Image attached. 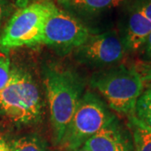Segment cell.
<instances>
[{
	"instance_id": "cell-1",
	"label": "cell",
	"mask_w": 151,
	"mask_h": 151,
	"mask_svg": "<svg viewBox=\"0 0 151 151\" xmlns=\"http://www.w3.org/2000/svg\"><path fill=\"white\" fill-rule=\"evenodd\" d=\"M44 82L48 98L53 141L60 145L66 129L84 94V81L74 70L47 66Z\"/></svg>"
},
{
	"instance_id": "cell-2",
	"label": "cell",
	"mask_w": 151,
	"mask_h": 151,
	"mask_svg": "<svg viewBox=\"0 0 151 151\" xmlns=\"http://www.w3.org/2000/svg\"><path fill=\"white\" fill-rule=\"evenodd\" d=\"M43 103L33 76L27 70L12 67L9 82L0 90V116L17 126L39 123Z\"/></svg>"
},
{
	"instance_id": "cell-3",
	"label": "cell",
	"mask_w": 151,
	"mask_h": 151,
	"mask_svg": "<svg viewBox=\"0 0 151 151\" xmlns=\"http://www.w3.org/2000/svg\"><path fill=\"white\" fill-rule=\"evenodd\" d=\"M90 84L104 98L108 108L129 118L134 116L137 101L145 88L139 71L124 65L96 71Z\"/></svg>"
},
{
	"instance_id": "cell-4",
	"label": "cell",
	"mask_w": 151,
	"mask_h": 151,
	"mask_svg": "<svg viewBox=\"0 0 151 151\" xmlns=\"http://www.w3.org/2000/svg\"><path fill=\"white\" fill-rule=\"evenodd\" d=\"M116 119L101 97L86 91L70 119L60 145L69 151L81 148L86 140Z\"/></svg>"
},
{
	"instance_id": "cell-5",
	"label": "cell",
	"mask_w": 151,
	"mask_h": 151,
	"mask_svg": "<svg viewBox=\"0 0 151 151\" xmlns=\"http://www.w3.org/2000/svg\"><path fill=\"white\" fill-rule=\"evenodd\" d=\"M55 6L52 3H34L15 12L0 38V45L13 49L41 44L45 22Z\"/></svg>"
},
{
	"instance_id": "cell-6",
	"label": "cell",
	"mask_w": 151,
	"mask_h": 151,
	"mask_svg": "<svg viewBox=\"0 0 151 151\" xmlns=\"http://www.w3.org/2000/svg\"><path fill=\"white\" fill-rule=\"evenodd\" d=\"M89 35L88 28L77 17L55 6L45 22L41 43L61 49L77 48Z\"/></svg>"
},
{
	"instance_id": "cell-7",
	"label": "cell",
	"mask_w": 151,
	"mask_h": 151,
	"mask_svg": "<svg viewBox=\"0 0 151 151\" xmlns=\"http://www.w3.org/2000/svg\"><path fill=\"white\" fill-rule=\"evenodd\" d=\"M127 50L120 34L110 30L89 35L81 46L76 48V60L92 67L112 66L122 60Z\"/></svg>"
},
{
	"instance_id": "cell-8",
	"label": "cell",
	"mask_w": 151,
	"mask_h": 151,
	"mask_svg": "<svg viewBox=\"0 0 151 151\" xmlns=\"http://www.w3.org/2000/svg\"><path fill=\"white\" fill-rule=\"evenodd\" d=\"M82 147L90 151H134L132 136L118 119L86 140Z\"/></svg>"
},
{
	"instance_id": "cell-9",
	"label": "cell",
	"mask_w": 151,
	"mask_h": 151,
	"mask_svg": "<svg viewBox=\"0 0 151 151\" xmlns=\"http://www.w3.org/2000/svg\"><path fill=\"white\" fill-rule=\"evenodd\" d=\"M150 32L151 22L129 7L120 35L126 50L130 52L140 50Z\"/></svg>"
},
{
	"instance_id": "cell-10",
	"label": "cell",
	"mask_w": 151,
	"mask_h": 151,
	"mask_svg": "<svg viewBox=\"0 0 151 151\" xmlns=\"http://www.w3.org/2000/svg\"><path fill=\"white\" fill-rule=\"evenodd\" d=\"M128 0H57L62 9L74 16H91L122 5Z\"/></svg>"
},
{
	"instance_id": "cell-11",
	"label": "cell",
	"mask_w": 151,
	"mask_h": 151,
	"mask_svg": "<svg viewBox=\"0 0 151 151\" xmlns=\"http://www.w3.org/2000/svg\"><path fill=\"white\" fill-rule=\"evenodd\" d=\"M130 118L151 130V88L146 87L143 91L136 103L134 114Z\"/></svg>"
},
{
	"instance_id": "cell-12",
	"label": "cell",
	"mask_w": 151,
	"mask_h": 151,
	"mask_svg": "<svg viewBox=\"0 0 151 151\" xmlns=\"http://www.w3.org/2000/svg\"><path fill=\"white\" fill-rule=\"evenodd\" d=\"M9 145L11 151H48L45 141L37 134L19 137Z\"/></svg>"
},
{
	"instance_id": "cell-13",
	"label": "cell",
	"mask_w": 151,
	"mask_h": 151,
	"mask_svg": "<svg viewBox=\"0 0 151 151\" xmlns=\"http://www.w3.org/2000/svg\"><path fill=\"white\" fill-rule=\"evenodd\" d=\"M134 151H151V130L129 118Z\"/></svg>"
},
{
	"instance_id": "cell-14",
	"label": "cell",
	"mask_w": 151,
	"mask_h": 151,
	"mask_svg": "<svg viewBox=\"0 0 151 151\" xmlns=\"http://www.w3.org/2000/svg\"><path fill=\"white\" fill-rule=\"evenodd\" d=\"M10 60L8 56L0 54V90H2L9 82L11 74Z\"/></svg>"
},
{
	"instance_id": "cell-15",
	"label": "cell",
	"mask_w": 151,
	"mask_h": 151,
	"mask_svg": "<svg viewBox=\"0 0 151 151\" xmlns=\"http://www.w3.org/2000/svg\"><path fill=\"white\" fill-rule=\"evenodd\" d=\"M151 22V0H134L129 6Z\"/></svg>"
},
{
	"instance_id": "cell-16",
	"label": "cell",
	"mask_w": 151,
	"mask_h": 151,
	"mask_svg": "<svg viewBox=\"0 0 151 151\" xmlns=\"http://www.w3.org/2000/svg\"><path fill=\"white\" fill-rule=\"evenodd\" d=\"M140 51L143 60L148 63V65H151V32L148 35Z\"/></svg>"
},
{
	"instance_id": "cell-17",
	"label": "cell",
	"mask_w": 151,
	"mask_h": 151,
	"mask_svg": "<svg viewBox=\"0 0 151 151\" xmlns=\"http://www.w3.org/2000/svg\"><path fill=\"white\" fill-rule=\"evenodd\" d=\"M11 9V5L8 0H0V26L8 16Z\"/></svg>"
},
{
	"instance_id": "cell-18",
	"label": "cell",
	"mask_w": 151,
	"mask_h": 151,
	"mask_svg": "<svg viewBox=\"0 0 151 151\" xmlns=\"http://www.w3.org/2000/svg\"><path fill=\"white\" fill-rule=\"evenodd\" d=\"M144 83L151 82V65H145L139 70Z\"/></svg>"
},
{
	"instance_id": "cell-19",
	"label": "cell",
	"mask_w": 151,
	"mask_h": 151,
	"mask_svg": "<svg viewBox=\"0 0 151 151\" xmlns=\"http://www.w3.org/2000/svg\"><path fill=\"white\" fill-rule=\"evenodd\" d=\"M0 151H11L9 145L3 139H0Z\"/></svg>"
},
{
	"instance_id": "cell-20",
	"label": "cell",
	"mask_w": 151,
	"mask_h": 151,
	"mask_svg": "<svg viewBox=\"0 0 151 151\" xmlns=\"http://www.w3.org/2000/svg\"><path fill=\"white\" fill-rule=\"evenodd\" d=\"M71 151H90V150H86V148H84V147H81V148H78V149H76V150H71Z\"/></svg>"
},
{
	"instance_id": "cell-21",
	"label": "cell",
	"mask_w": 151,
	"mask_h": 151,
	"mask_svg": "<svg viewBox=\"0 0 151 151\" xmlns=\"http://www.w3.org/2000/svg\"><path fill=\"white\" fill-rule=\"evenodd\" d=\"M145 85H146V87H147V88H151V82H149V83H145Z\"/></svg>"
}]
</instances>
